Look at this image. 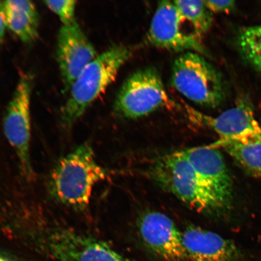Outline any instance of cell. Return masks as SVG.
I'll return each mask as SVG.
<instances>
[{
	"instance_id": "16",
	"label": "cell",
	"mask_w": 261,
	"mask_h": 261,
	"mask_svg": "<svg viewBox=\"0 0 261 261\" xmlns=\"http://www.w3.org/2000/svg\"><path fill=\"white\" fill-rule=\"evenodd\" d=\"M173 2L185 22H189L193 29L194 34L201 39L210 31L213 22L212 13L204 2L178 0Z\"/></svg>"
},
{
	"instance_id": "15",
	"label": "cell",
	"mask_w": 261,
	"mask_h": 261,
	"mask_svg": "<svg viewBox=\"0 0 261 261\" xmlns=\"http://www.w3.org/2000/svg\"><path fill=\"white\" fill-rule=\"evenodd\" d=\"M210 146L224 149L248 173L261 178V140L246 143L217 141Z\"/></svg>"
},
{
	"instance_id": "9",
	"label": "cell",
	"mask_w": 261,
	"mask_h": 261,
	"mask_svg": "<svg viewBox=\"0 0 261 261\" xmlns=\"http://www.w3.org/2000/svg\"><path fill=\"white\" fill-rule=\"evenodd\" d=\"M195 121L210 127L220 137L221 142L246 143L261 140V127L254 117L252 104L242 99L231 109L216 117L205 115L188 108Z\"/></svg>"
},
{
	"instance_id": "13",
	"label": "cell",
	"mask_w": 261,
	"mask_h": 261,
	"mask_svg": "<svg viewBox=\"0 0 261 261\" xmlns=\"http://www.w3.org/2000/svg\"><path fill=\"white\" fill-rule=\"evenodd\" d=\"M182 242L192 261H240L242 256L233 241L198 226L186 228Z\"/></svg>"
},
{
	"instance_id": "6",
	"label": "cell",
	"mask_w": 261,
	"mask_h": 261,
	"mask_svg": "<svg viewBox=\"0 0 261 261\" xmlns=\"http://www.w3.org/2000/svg\"><path fill=\"white\" fill-rule=\"evenodd\" d=\"M171 103L159 71L148 67L127 78L117 94L114 110L124 118L136 119Z\"/></svg>"
},
{
	"instance_id": "4",
	"label": "cell",
	"mask_w": 261,
	"mask_h": 261,
	"mask_svg": "<svg viewBox=\"0 0 261 261\" xmlns=\"http://www.w3.org/2000/svg\"><path fill=\"white\" fill-rule=\"evenodd\" d=\"M171 82L179 93L199 106L217 107L224 99L220 74L201 55L195 52H185L176 59Z\"/></svg>"
},
{
	"instance_id": "12",
	"label": "cell",
	"mask_w": 261,
	"mask_h": 261,
	"mask_svg": "<svg viewBox=\"0 0 261 261\" xmlns=\"http://www.w3.org/2000/svg\"><path fill=\"white\" fill-rule=\"evenodd\" d=\"M140 236L146 246L166 261L188 259L182 233L167 215L159 212L144 214L138 222Z\"/></svg>"
},
{
	"instance_id": "7",
	"label": "cell",
	"mask_w": 261,
	"mask_h": 261,
	"mask_svg": "<svg viewBox=\"0 0 261 261\" xmlns=\"http://www.w3.org/2000/svg\"><path fill=\"white\" fill-rule=\"evenodd\" d=\"M32 87V75L22 74L7 107L3 122L6 138L18 156L22 174L29 179L34 178V175L30 156Z\"/></svg>"
},
{
	"instance_id": "14",
	"label": "cell",
	"mask_w": 261,
	"mask_h": 261,
	"mask_svg": "<svg viewBox=\"0 0 261 261\" xmlns=\"http://www.w3.org/2000/svg\"><path fill=\"white\" fill-rule=\"evenodd\" d=\"M0 15L7 28L26 44L38 35V15L31 1L8 0L0 3Z\"/></svg>"
},
{
	"instance_id": "20",
	"label": "cell",
	"mask_w": 261,
	"mask_h": 261,
	"mask_svg": "<svg viewBox=\"0 0 261 261\" xmlns=\"http://www.w3.org/2000/svg\"><path fill=\"white\" fill-rule=\"evenodd\" d=\"M6 25L3 21L1 15H0V44L2 43L5 34Z\"/></svg>"
},
{
	"instance_id": "1",
	"label": "cell",
	"mask_w": 261,
	"mask_h": 261,
	"mask_svg": "<svg viewBox=\"0 0 261 261\" xmlns=\"http://www.w3.org/2000/svg\"><path fill=\"white\" fill-rule=\"evenodd\" d=\"M106 172L96 161L88 143L78 146L58 162L48 181V191L55 200L76 211L86 210L94 186Z\"/></svg>"
},
{
	"instance_id": "5",
	"label": "cell",
	"mask_w": 261,
	"mask_h": 261,
	"mask_svg": "<svg viewBox=\"0 0 261 261\" xmlns=\"http://www.w3.org/2000/svg\"><path fill=\"white\" fill-rule=\"evenodd\" d=\"M34 241L58 261H130L103 241L66 227L42 225Z\"/></svg>"
},
{
	"instance_id": "18",
	"label": "cell",
	"mask_w": 261,
	"mask_h": 261,
	"mask_svg": "<svg viewBox=\"0 0 261 261\" xmlns=\"http://www.w3.org/2000/svg\"><path fill=\"white\" fill-rule=\"evenodd\" d=\"M45 6L55 13L63 22V25H68L76 21L74 18L76 2L73 0L61 1H45Z\"/></svg>"
},
{
	"instance_id": "2",
	"label": "cell",
	"mask_w": 261,
	"mask_h": 261,
	"mask_svg": "<svg viewBox=\"0 0 261 261\" xmlns=\"http://www.w3.org/2000/svg\"><path fill=\"white\" fill-rule=\"evenodd\" d=\"M134 48L114 45L88 64L70 87L61 111L63 125L69 127L86 112L91 104L116 80L117 74L132 57Z\"/></svg>"
},
{
	"instance_id": "3",
	"label": "cell",
	"mask_w": 261,
	"mask_h": 261,
	"mask_svg": "<svg viewBox=\"0 0 261 261\" xmlns=\"http://www.w3.org/2000/svg\"><path fill=\"white\" fill-rule=\"evenodd\" d=\"M149 173L161 187L196 211L214 214L226 211L201 180L182 151L161 156Z\"/></svg>"
},
{
	"instance_id": "17",
	"label": "cell",
	"mask_w": 261,
	"mask_h": 261,
	"mask_svg": "<svg viewBox=\"0 0 261 261\" xmlns=\"http://www.w3.org/2000/svg\"><path fill=\"white\" fill-rule=\"evenodd\" d=\"M238 45L245 60L261 71V25L243 29L238 35Z\"/></svg>"
},
{
	"instance_id": "8",
	"label": "cell",
	"mask_w": 261,
	"mask_h": 261,
	"mask_svg": "<svg viewBox=\"0 0 261 261\" xmlns=\"http://www.w3.org/2000/svg\"><path fill=\"white\" fill-rule=\"evenodd\" d=\"M184 22L174 2H160L147 33V42L165 50L206 54L201 39L184 31Z\"/></svg>"
},
{
	"instance_id": "11",
	"label": "cell",
	"mask_w": 261,
	"mask_h": 261,
	"mask_svg": "<svg viewBox=\"0 0 261 261\" xmlns=\"http://www.w3.org/2000/svg\"><path fill=\"white\" fill-rule=\"evenodd\" d=\"M201 180L212 192L225 210L233 199V181L218 149L210 145L182 150Z\"/></svg>"
},
{
	"instance_id": "10",
	"label": "cell",
	"mask_w": 261,
	"mask_h": 261,
	"mask_svg": "<svg viewBox=\"0 0 261 261\" xmlns=\"http://www.w3.org/2000/svg\"><path fill=\"white\" fill-rule=\"evenodd\" d=\"M97 56L95 48L76 21L62 25L58 35L57 58L65 90H70Z\"/></svg>"
},
{
	"instance_id": "19",
	"label": "cell",
	"mask_w": 261,
	"mask_h": 261,
	"mask_svg": "<svg viewBox=\"0 0 261 261\" xmlns=\"http://www.w3.org/2000/svg\"><path fill=\"white\" fill-rule=\"evenodd\" d=\"M205 6L212 13H228L236 7V2L231 0L222 1H204Z\"/></svg>"
}]
</instances>
